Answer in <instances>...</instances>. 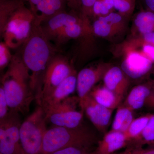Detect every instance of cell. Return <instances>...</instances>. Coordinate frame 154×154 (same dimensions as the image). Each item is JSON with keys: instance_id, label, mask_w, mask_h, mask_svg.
<instances>
[{"instance_id": "cell-1", "label": "cell", "mask_w": 154, "mask_h": 154, "mask_svg": "<svg viewBox=\"0 0 154 154\" xmlns=\"http://www.w3.org/2000/svg\"><path fill=\"white\" fill-rule=\"evenodd\" d=\"M29 70L21 55H13L5 73L1 79L10 111L25 113L36 98L30 85Z\"/></svg>"}, {"instance_id": "cell-2", "label": "cell", "mask_w": 154, "mask_h": 154, "mask_svg": "<svg viewBox=\"0 0 154 154\" xmlns=\"http://www.w3.org/2000/svg\"><path fill=\"white\" fill-rule=\"evenodd\" d=\"M22 60L30 75L32 90L39 87V77L44 75L48 65L54 57L55 49L45 33L42 26L34 21L29 37L23 44Z\"/></svg>"}, {"instance_id": "cell-3", "label": "cell", "mask_w": 154, "mask_h": 154, "mask_svg": "<svg viewBox=\"0 0 154 154\" xmlns=\"http://www.w3.org/2000/svg\"><path fill=\"white\" fill-rule=\"evenodd\" d=\"M99 140L94 132L83 126L77 128L54 126L45 133L40 154H51L70 147H96Z\"/></svg>"}, {"instance_id": "cell-4", "label": "cell", "mask_w": 154, "mask_h": 154, "mask_svg": "<svg viewBox=\"0 0 154 154\" xmlns=\"http://www.w3.org/2000/svg\"><path fill=\"white\" fill-rule=\"evenodd\" d=\"M45 113L38 105L21 124L20 138L24 154H40L47 131Z\"/></svg>"}, {"instance_id": "cell-5", "label": "cell", "mask_w": 154, "mask_h": 154, "mask_svg": "<svg viewBox=\"0 0 154 154\" xmlns=\"http://www.w3.org/2000/svg\"><path fill=\"white\" fill-rule=\"evenodd\" d=\"M35 16L30 8L23 5L14 12L1 33L4 42L15 49L24 44L30 33Z\"/></svg>"}, {"instance_id": "cell-6", "label": "cell", "mask_w": 154, "mask_h": 154, "mask_svg": "<svg viewBox=\"0 0 154 154\" xmlns=\"http://www.w3.org/2000/svg\"><path fill=\"white\" fill-rule=\"evenodd\" d=\"M79 99L69 97L57 105L42 108L46 120L54 126L77 128L82 126L84 112L77 110Z\"/></svg>"}, {"instance_id": "cell-7", "label": "cell", "mask_w": 154, "mask_h": 154, "mask_svg": "<svg viewBox=\"0 0 154 154\" xmlns=\"http://www.w3.org/2000/svg\"><path fill=\"white\" fill-rule=\"evenodd\" d=\"M76 72L67 58L60 56H54L45 71L35 99L38 102L49 95L67 77Z\"/></svg>"}, {"instance_id": "cell-8", "label": "cell", "mask_w": 154, "mask_h": 154, "mask_svg": "<svg viewBox=\"0 0 154 154\" xmlns=\"http://www.w3.org/2000/svg\"><path fill=\"white\" fill-rule=\"evenodd\" d=\"M19 113L10 111L5 119L0 120L1 153L24 154L20 141Z\"/></svg>"}, {"instance_id": "cell-9", "label": "cell", "mask_w": 154, "mask_h": 154, "mask_svg": "<svg viewBox=\"0 0 154 154\" xmlns=\"http://www.w3.org/2000/svg\"><path fill=\"white\" fill-rule=\"evenodd\" d=\"M154 63L140 50L129 43L125 49L121 68L128 78L137 79L148 74Z\"/></svg>"}, {"instance_id": "cell-10", "label": "cell", "mask_w": 154, "mask_h": 154, "mask_svg": "<svg viewBox=\"0 0 154 154\" xmlns=\"http://www.w3.org/2000/svg\"><path fill=\"white\" fill-rule=\"evenodd\" d=\"M79 106L94 126L105 134L113 110L100 105L90 94L80 101Z\"/></svg>"}, {"instance_id": "cell-11", "label": "cell", "mask_w": 154, "mask_h": 154, "mask_svg": "<svg viewBox=\"0 0 154 154\" xmlns=\"http://www.w3.org/2000/svg\"><path fill=\"white\" fill-rule=\"evenodd\" d=\"M111 66L108 64L100 63L83 69L79 72L77 76L76 90L80 101L90 94Z\"/></svg>"}, {"instance_id": "cell-12", "label": "cell", "mask_w": 154, "mask_h": 154, "mask_svg": "<svg viewBox=\"0 0 154 154\" xmlns=\"http://www.w3.org/2000/svg\"><path fill=\"white\" fill-rule=\"evenodd\" d=\"M124 16L112 12L105 17H98L92 25L93 33L99 37H112L125 28Z\"/></svg>"}, {"instance_id": "cell-13", "label": "cell", "mask_w": 154, "mask_h": 154, "mask_svg": "<svg viewBox=\"0 0 154 154\" xmlns=\"http://www.w3.org/2000/svg\"><path fill=\"white\" fill-rule=\"evenodd\" d=\"M123 104L133 111L144 107L154 109V90L151 82L134 87Z\"/></svg>"}, {"instance_id": "cell-14", "label": "cell", "mask_w": 154, "mask_h": 154, "mask_svg": "<svg viewBox=\"0 0 154 154\" xmlns=\"http://www.w3.org/2000/svg\"><path fill=\"white\" fill-rule=\"evenodd\" d=\"M77 76L76 72L69 76L50 94L37 102L38 105L42 108L51 107L66 99L76 89Z\"/></svg>"}, {"instance_id": "cell-15", "label": "cell", "mask_w": 154, "mask_h": 154, "mask_svg": "<svg viewBox=\"0 0 154 154\" xmlns=\"http://www.w3.org/2000/svg\"><path fill=\"white\" fill-rule=\"evenodd\" d=\"M130 145L124 133L111 130L99 140L92 154H114Z\"/></svg>"}, {"instance_id": "cell-16", "label": "cell", "mask_w": 154, "mask_h": 154, "mask_svg": "<svg viewBox=\"0 0 154 154\" xmlns=\"http://www.w3.org/2000/svg\"><path fill=\"white\" fill-rule=\"evenodd\" d=\"M82 17L81 13L77 14L74 11L73 13H67L63 11L50 18L46 21H47L46 25L42 26L45 33L50 40L55 39L64 28L79 21Z\"/></svg>"}, {"instance_id": "cell-17", "label": "cell", "mask_w": 154, "mask_h": 154, "mask_svg": "<svg viewBox=\"0 0 154 154\" xmlns=\"http://www.w3.org/2000/svg\"><path fill=\"white\" fill-rule=\"evenodd\" d=\"M104 86L123 98L129 86V78L121 68L111 66L103 79Z\"/></svg>"}, {"instance_id": "cell-18", "label": "cell", "mask_w": 154, "mask_h": 154, "mask_svg": "<svg viewBox=\"0 0 154 154\" xmlns=\"http://www.w3.org/2000/svg\"><path fill=\"white\" fill-rule=\"evenodd\" d=\"M66 4H67V0H42L33 12L35 22L41 25L51 17L64 11Z\"/></svg>"}, {"instance_id": "cell-19", "label": "cell", "mask_w": 154, "mask_h": 154, "mask_svg": "<svg viewBox=\"0 0 154 154\" xmlns=\"http://www.w3.org/2000/svg\"><path fill=\"white\" fill-rule=\"evenodd\" d=\"M92 33V26L90 25L89 18L82 15V18L79 21L65 27L58 35L55 39L60 43L69 39L79 38L86 34Z\"/></svg>"}, {"instance_id": "cell-20", "label": "cell", "mask_w": 154, "mask_h": 154, "mask_svg": "<svg viewBox=\"0 0 154 154\" xmlns=\"http://www.w3.org/2000/svg\"><path fill=\"white\" fill-rule=\"evenodd\" d=\"M89 94L100 105L113 110L121 105L123 99L104 85L94 88Z\"/></svg>"}, {"instance_id": "cell-21", "label": "cell", "mask_w": 154, "mask_h": 154, "mask_svg": "<svg viewBox=\"0 0 154 154\" xmlns=\"http://www.w3.org/2000/svg\"><path fill=\"white\" fill-rule=\"evenodd\" d=\"M117 108L111 130L125 133L134 119L133 110L123 104Z\"/></svg>"}, {"instance_id": "cell-22", "label": "cell", "mask_w": 154, "mask_h": 154, "mask_svg": "<svg viewBox=\"0 0 154 154\" xmlns=\"http://www.w3.org/2000/svg\"><path fill=\"white\" fill-rule=\"evenodd\" d=\"M25 4L24 0H0V33L14 12Z\"/></svg>"}, {"instance_id": "cell-23", "label": "cell", "mask_w": 154, "mask_h": 154, "mask_svg": "<svg viewBox=\"0 0 154 154\" xmlns=\"http://www.w3.org/2000/svg\"><path fill=\"white\" fill-rule=\"evenodd\" d=\"M152 115V114L149 113L134 119L128 129L124 133L130 142L129 146L140 137Z\"/></svg>"}, {"instance_id": "cell-24", "label": "cell", "mask_w": 154, "mask_h": 154, "mask_svg": "<svg viewBox=\"0 0 154 154\" xmlns=\"http://www.w3.org/2000/svg\"><path fill=\"white\" fill-rule=\"evenodd\" d=\"M134 24L140 35L154 32V12L140 11L135 17Z\"/></svg>"}, {"instance_id": "cell-25", "label": "cell", "mask_w": 154, "mask_h": 154, "mask_svg": "<svg viewBox=\"0 0 154 154\" xmlns=\"http://www.w3.org/2000/svg\"><path fill=\"white\" fill-rule=\"evenodd\" d=\"M152 144H154V114L150 118L140 137L129 147H142Z\"/></svg>"}, {"instance_id": "cell-26", "label": "cell", "mask_w": 154, "mask_h": 154, "mask_svg": "<svg viewBox=\"0 0 154 154\" xmlns=\"http://www.w3.org/2000/svg\"><path fill=\"white\" fill-rule=\"evenodd\" d=\"M113 0H96L93 8V16L105 17L113 12Z\"/></svg>"}, {"instance_id": "cell-27", "label": "cell", "mask_w": 154, "mask_h": 154, "mask_svg": "<svg viewBox=\"0 0 154 154\" xmlns=\"http://www.w3.org/2000/svg\"><path fill=\"white\" fill-rule=\"evenodd\" d=\"M114 8L125 17H128L134 11L136 0H113Z\"/></svg>"}, {"instance_id": "cell-28", "label": "cell", "mask_w": 154, "mask_h": 154, "mask_svg": "<svg viewBox=\"0 0 154 154\" xmlns=\"http://www.w3.org/2000/svg\"><path fill=\"white\" fill-rule=\"evenodd\" d=\"M10 48L4 42L0 43V69L1 71L8 66L13 55L11 54Z\"/></svg>"}, {"instance_id": "cell-29", "label": "cell", "mask_w": 154, "mask_h": 154, "mask_svg": "<svg viewBox=\"0 0 154 154\" xmlns=\"http://www.w3.org/2000/svg\"><path fill=\"white\" fill-rule=\"evenodd\" d=\"M96 147H70L57 151L51 154H92Z\"/></svg>"}, {"instance_id": "cell-30", "label": "cell", "mask_w": 154, "mask_h": 154, "mask_svg": "<svg viewBox=\"0 0 154 154\" xmlns=\"http://www.w3.org/2000/svg\"><path fill=\"white\" fill-rule=\"evenodd\" d=\"M117 154H154V144L147 146L146 147H128Z\"/></svg>"}, {"instance_id": "cell-31", "label": "cell", "mask_w": 154, "mask_h": 154, "mask_svg": "<svg viewBox=\"0 0 154 154\" xmlns=\"http://www.w3.org/2000/svg\"><path fill=\"white\" fill-rule=\"evenodd\" d=\"M96 0H80V13L89 18L93 16V8Z\"/></svg>"}, {"instance_id": "cell-32", "label": "cell", "mask_w": 154, "mask_h": 154, "mask_svg": "<svg viewBox=\"0 0 154 154\" xmlns=\"http://www.w3.org/2000/svg\"><path fill=\"white\" fill-rule=\"evenodd\" d=\"M8 104L2 86L0 88V120H3L8 116Z\"/></svg>"}, {"instance_id": "cell-33", "label": "cell", "mask_w": 154, "mask_h": 154, "mask_svg": "<svg viewBox=\"0 0 154 154\" xmlns=\"http://www.w3.org/2000/svg\"><path fill=\"white\" fill-rule=\"evenodd\" d=\"M140 46V50L154 63V46L144 43L137 38L134 40Z\"/></svg>"}, {"instance_id": "cell-34", "label": "cell", "mask_w": 154, "mask_h": 154, "mask_svg": "<svg viewBox=\"0 0 154 154\" xmlns=\"http://www.w3.org/2000/svg\"><path fill=\"white\" fill-rule=\"evenodd\" d=\"M138 38L144 43L154 46V32L140 35Z\"/></svg>"}, {"instance_id": "cell-35", "label": "cell", "mask_w": 154, "mask_h": 154, "mask_svg": "<svg viewBox=\"0 0 154 154\" xmlns=\"http://www.w3.org/2000/svg\"><path fill=\"white\" fill-rule=\"evenodd\" d=\"M67 5L74 10L80 9V0H67Z\"/></svg>"}, {"instance_id": "cell-36", "label": "cell", "mask_w": 154, "mask_h": 154, "mask_svg": "<svg viewBox=\"0 0 154 154\" xmlns=\"http://www.w3.org/2000/svg\"><path fill=\"white\" fill-rule=\"evenodd\" d=\"M146 10L154 12V0H143Z\"/></svg>"}, {"instance_id": "cell-37", "label": "cell", "mask_w": 154, "mask_h": 154, "mask_svg": "<svg viewBox=\"0 0 154 154\" xmlns=\"http://www.w3.org/2000/svg\"><path fill=\"white\" fill-rule=\"evenodd\" d=\"M42 0H29L30 9L33 12L36 7L42 2Z\"/></svg>"}, {"instance_id": "cell-38", "label": "cell", "mask_w": 154, "mask_h": 154, "mask_svg": "<svg viewBox=\"0 0 154 154\" xmlns=\"http://www.w3.org/2000/svg\"><path fill=\"white\" fill-rule=\"evenodd\" d=\"M151 82L152 87L153 89V90H154V81H152Z\"/></svg>"}, {"instance_id": "cell-39", "label": "cell", "mask_w": 154, "mask_h": 154, "mask_svg": "<svg viewBox=\"0 0 154 154\" xmlns=\"http://www.w3.org/2000/svg\"><path fill=\"white\" fill-rule=\"evenodd\" d=\"M0 154H3L2 153H0Z\"/></svg>"}, {"instance_id": "cell-40", "label": "cell", "mask_w": 154, "mask_h": 154, "mask_svg": "<svg viewBox=\"0 0 154 154\" xmlns=\"http://www.w3.org/2000/svg\"><path fill=\"white\" fill-rule=\"evenodd\" d=\"M114 154H117V153H116Z\"/></svg>"}]
</instances>
